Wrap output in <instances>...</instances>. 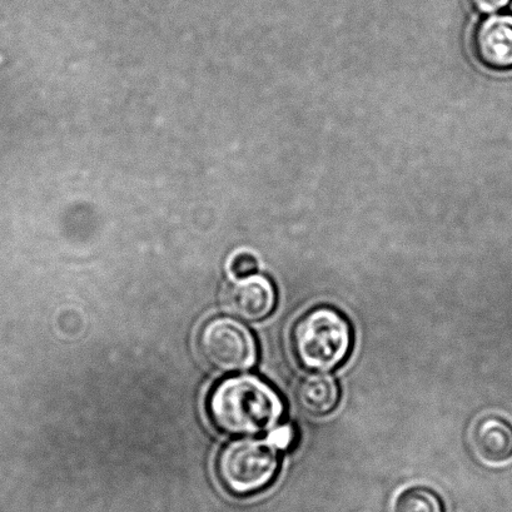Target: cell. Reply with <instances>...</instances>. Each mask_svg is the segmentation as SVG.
Masks as SVG:
<instances>
[{"label":"cell","instance_id":"8","mask_svg":"<svg viewBox=\"0 0 512 512\" xmlns=\"http://www.w3.org/2000/svg\"><path fill=\"white\" fill-rule=\"evenodd\" d=\"M298 404L308 414L323 416L336 409L341 391L332 376L315 374L300 381L296 391Z\"/></svg>","mask_w":512,"mask_h":512},{"label":"cell","instance_id":"4","mask_svg":"<svg viewBox=\"0 0 512 512\" xmlns=\"http://www.w3.org/2000/svg\"><path fill=\"white\" fill-rule=\"evenodd\" d=\"M198 347L202 359L218 372L251 369L257 360L255 336L230 317L212 318L201 328Z\"/></svg>","mask_w":512,"mask_h":512},{"label":"cell","instance_id":"3","mask_svg":"<svg viewBox=\"0 0 512 512\" xmlns=\"http://www.w3.org/2000/svg\"><path fill=\"white\" fill-rule=\"evenodd\" d=\"M272 441L240 440L222 450L217 476L225 490L248 496L265 490L280 469V457Z\"/></svg>","mask_w":512,"mask_h":512},{"label":"cell","instance_id":"2","mask_svg":"<svg viewBox=\"0 0 512 512\" xmlns=\"http://www.w3.org/2000/svg\"><path fill=\"white\" fill-rule=\"evenodd\" d=\"M354 333L344 313L331 306H316L298 318L291 346L298 364L313 372L336 370L352 350Z\"/></svg>","mask_w":512,"mask_h":512},{"label":"cell","instance_id":"12","mask_svg":"<svg viewBox=\"0 0 512 512\" xmlns=\"http://www.w3.org/2000/svg\"><path fill=\"white\" fill-rule=\"evenodd\" d=\"M291 439V432L288 430L278 431L275 436H273V444L276 446L287 445L288 441Z\"/></svg>","mask_w":512,"mask_h":512},{"label":"cell","instance_id":"11","mask_svg":"<svg viewBox=\"0 0 512 512\" xmlns=\"http://www.w3.org/2000/svg\"><path fill=\"white\" fill-rule=\"evenodd\" d=\"M471 7L481 14H492L509 6L511 0H469Z\"/></svg>","mask_w":512,"mask_h":512},{"label":"cell","instance_id":"9","mask_svg":"<svg viewBox=\"0 0 512 512\" xmlns=\"http://www.w3.org/2000/svg\"><path fill=\"white\" fill-rule=\"evenodd\" d=\"M394 512H445V506L435 491L415 486L396 497Z\"/></svg>","mask_w":512,"mask_h":512},{"label":"cell","instance_id":"7","mask_svg":"<svg viewBox=\"0 0 512 512\" xmlns=\"http://www.w3.org/2000/svg\"><path fill=\"white\" fill-rule=\"evenodd\" d=\"M471 444L485 464H505L512 457V426L499 416L482 417L472 427Z\"/></svg>","mask_w":512,"mask_h":512},{"label":"cell","instance_id":"5","mask_svg":"<svg viewBox=\"0 0 512 512\" xmlns=\"http://www.w3.org/2000/svg\"><path fill=\"white\" fill-rule=\"evenodd\" d=\"M476 61L492 71L512 69V14H494L482 19L472 32Z\"/></svg>","mask_w":512,"mask_h":512},{"label":"cell","instance_id":"1","mask_svg":"<svg viewBox=\"0 0 512 512\" xmlns=\"http://www.w3.org/2000/svg\"><path fill=\"white\" fill-rule=\"evenodd\" d=\"M208 411L218 429L230 435H258L283 416L281 397L255 376L227 379L213 389Z\"/></svg>","mask_w":512,"mask_h":512},{"label":"cell","instance_id":"10","mask_svg":"<svg viewBox=\"0 0 512 512\" xmlns=\"http://www.w3.org/2000/svg\"><path fill=\"white\" fill-rule=\"evenodd\" d=\"M231 272L236 277L251 276L253 272L257 271L258 263L255 257L248 255V253H241L233 258L231 262Z\"/></svg>","mask_w":512,"mask_h":512},{"label":"cell","instance_id":"6","mask_svg":"<svg viewBox=\"0 0 512 512\" xmlns=\"http://www.w3.org/2000/svg\"><path fill=\"white\" fill-rule=\"evenodd\" d=\"M226 302L233 315L246 321H260L275 310L276 288L266 276L243 277L228 288Z\"/></svg>","mask_w":512,"mask_h":512}]
</instances>
